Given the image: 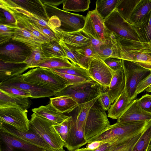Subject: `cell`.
<instances>
[{
    "mask_svg": "<svg viewBox=\"0 0 151 151\" xmlns=\"http://www.w3.org/2000/svg\"><path fill=\"white\" fill-rule=\"evenodd\" d=\"M112 39L117 47L119 59L133 62L151 72V47L148 45L114 34Z\"/></svg>",
    "mask_w": 151,
    "mask_h": 151,
    "instance_id": "obj_1",
    "label": "cell"
},
{
    "mask_svg": "<svg viewBox=\"0 0 151 151\" xmlns=\"http://www.w3.org/2000/svg\"><path fill=\"white\" fill-rule=\"evenodd\" d=\"M149 121H142L123 123L116 122L110 125L103 133L87 144L95 141L111 143L118 139L131 138L141 134Z\"/></svg>",
    "mask_w": 151,
    "mask_h": 151,
    "instance_id": "obj_2",
    "label": "cell"
},
{
    "mask_svg": "<svg viewBox=\"0 0 151 151\" xmlns=\"http://www.w3.org/2000/svg\"><path fill=\"white\" fill-rule=\"evenodd\" d=\"M55 124L33 113L29 120V131L40 136L52 150L63 149L65 143L53 127V125Z\"/></svg>",
    "mask_w": 151,
    "mask_h": 151,
    "instance_id": "obj_3",
    "label": "cell"
},
{
    "mask_svg": "<svg viewBox=\"0 0 151 151\" xmlns=\"http://www.w3.org/2000/svg\"><path fill=\"white\" fill-rule=\"evenodd\" d=\"M22 75L25 81L51 88L57 93L70 85L55 72L44 68H33Z\"/></svg>",
    "mask_w": 151,
    "mask_h": 151,
    "instance_id": "obj_4",
    "label": "cell"
},
{
    "mask_svg": "<svg viewBox=\"0 0 151 151\" xmlns=\"http://www.w3.org/2000/svg\"><path fill=\"white\" fill-rule=\"evenodd\" d=\"M107 116L98 100L90 109L85 124L84 135L87 144L103 133L110 125Z\"/></svg>",
    "mask_w": 151,
    "mask_h": 151,
    "instance_id": "obj_5",
    "label": "cell"
},
{
    "mask_svg": "<svg viewBox=\"0 0 151 151\" xmlns=\"http://www.w3.org/2000/svg\"><path fill=\"white\" fill-rule=\"evenodd\" d=\"M101 91V86L96 82L92 80L70 85L55 96H68L79 105L99 96Z\"/></svg>",
    "mask_w": 151,
    "mask_h": 151,
    "instance_id": "obj_6",
    "label": "cell"
},
{
    "mask_svg": "<svg viewBox=\"0 0 151 151\" xmlns=\"http://www.w3.org/2000/svg\"><path fill=\"white\" fill-rule=\"evenodd\" d=\"M122 60L125 80V89L131 101L135 99L134 93L137 86L151 72L133 62Z\"/></svg>",
    "mask_w": 151,
    "mask_h": 151,
    "instance_id": "obj_7",
    "label": "cell"
},
{
    "mask_svg": "<svg viewBox=\"0 0 151 151\" xmlns=\"http://www.w3.org/2000/svg\"><path fill=\"white\" fill-rule=\"evenodd\" d=\"M108 32L130 40L140 42L132 25L125 20L115 9L104 21Z\"/></svg>",
    "mask_w": 151,
    "mask_h": 151,
    "instance_id": "obj_8",
    "label": "cell"
},
{
    "mask_svg": "<svg viewBox=\"0 0 151 151\" xmlns=\"http://www.w3.org/2000/svg\"><path fill=\"white\" fill-rule=\"evenodd\" d=\"M47 12L58 17L61 22V26L64 28L63 30L68 32L80 31L83 28L86 17L79 14L70 12L61 9L57 6L45 5Z\"/></svg>",
    "mask_w": 151,
    "mask_h": 151,
    "instance_id": "obj_9",
    "label": "cell"
},
{
    "mask_svg": "<svg viewBox=\"0 0 151 151\" xmlns=\"http://www.w3.org/2000/svg\"><path fill=\"white\" fill-rule=\"evenodd\" d=\"M32 50L24 44L12 40L1 46L0 60L8 62L24 63L31 54Z\"/></svg>",
    "mask_w": 151,
    "mask_h": 151,
    "instance_id": "obj_10",
    "label": "cell"
},
{
    "mask_svg": "<svg viewBox=\"0 0 151 151\" xmlns=\"http://www.w3.org/2000/svg\"><path fill=\"white\" fill-rule=\"evenodd\" d=\"M0 85L15 87L30 93L31 98H37L55 96L57 93L51 88L25 81L22 75L0 83Z\"/></svg>",
    "mask_w": 151,
    "mask_h": 151,
    "instance_id": "obj_11",
    "label": "cell"
},
{
    "mask_svg": "<svg viewBox=\"0 0 151 151\" xmlns=\"http://www.w3.org/2000/svg\"><path fill=\"white\" fill-rule=\"evenodd\" d=\"M81 30L104 44L108 41V32L105 25L104 21L95 9L88 13L86 17L84 26Z\"/></svg>",
    "mask_w": 151,
    "mask_h": 151,
    "instance_id": "obj_12",
    "label": "cell"
},
{
    "mask_svg": "<svg viewBox=\"0 0 151 151\" xmlns=\"http://www.w3.org/2000/svg\"><path fill=\"white\" fill-rule=\"evenodd\" d=\"M27 111L14 106L0 107V121L9 124L24 132L29 130Z\"/></svg>",
    "mask_w": 151,
    "mask_h": 151,
    "instance_id": "obj_13",
    "label": "cell"
},
{
    "mask_svg": "<svg viewBox=\"0 0 151 151\" xmlns=\"http://www.w3.org/2000/svg\"><path fill=\"white\" fill-rule=\"evenodd\" d=\"M88 70L93 80L101 87L108 88L114 72L103 60L95 55L89 64Z\"/></svg>",
    "mask_w": 151,
    "mask_h": 151,
    "instance_id": "obj_14",
    "label": "cell"
},
{
    "mask_svg": "<svg viewBox=\"0 0 151 151\" xmlns=\"http://www.w3.org/2000/svg\"><path fill=\"white\" fill-rule=\"evenodd\" d=\"M0 130L7 133L23 141L47 151H54L40 136L29 131L24 132L7 123L0 121Z\"/></svg>",
    "mask_w": 151,
    "mask_h": 151,
    "instance_id": "obj_15",
    "label": "cell"
},
{
    "mask_svg": "<svg viewBox=\"0 0 151 151\" xmlns=\"http://www.w3.org/2000/svg\"><path fill=\"white\" fill-rule=\"evenodd\" d=\"M43 150L0 130V151H42Z\"/></svg>",
    "mask_w": 151,
    "mask_h": 151,
    "instance_id": "obj_16",
    "label": "cell"
},
{
    "mask_svg": "<svg viewBox=\"0 0 151 151\" xmlns=\"http://www.w3.org/2000/svg\"><path fill=\"white\" fill-rule=\"evenodd\" d=\"M55 36L68 46L74 50H77L87 46L90 42L89 38L81 30L68 32L63 30L60 27L56 29Z\"/></svg>",
    "mask_w": 151,
    "mask_h": 151,
    "instance_id": "obj_17",
    "label": "cell"
},
{
    "mask_svg": "<svg viewBox=\"0 0 151 151\" xmlns=\"http://www.w3.org/2000/svg\"><path fill=\"white\" fill-rule=\"evenodd\" d=\"M87 144L84 129L78 128L74 118L70 116L68 137L64 147L68 151H73Z\"/></svg>",
    "mask_w": 151,
    "mask_h": 151,
    "instance_id": "obj_18",
    "label": "cell"
},
{
    "mask_svg": "<svg viewBox=\"0 0 151 151\" xmlns=\"http://www.w3.org/2000/svg\"><path fill=\"white\" fill-rule=\"evenodd\" d=\"M137 99L131 101L117 122L123 123L151 120V113L142 109L138 104Z\"/></svg>",
    "mask_w": 151,
    "mask_h": 151,
    "instance_id": "obj_19",
    "label": "cell"
},
{
    "mask_svg": "<svg viewBox=\"0 0 151 151\" xmlns=\"http://www.w3.org/2000/svg\"><path fill=\"white\" fill-rule=\"evenodd\" d=\"M28 68L24 63L8 62L0 60V83L22 75Z\"/></svg>",
    "mask_w": 151,
    "mask_h": 151,
    "instance_id": "obj_20",
    "label": "cell"
},
{
    "mask_svg": "<svg viewBox=\"0 0 151 151\" xmlns=\"http://www.w3.org/2000/svg\"><path fill=\"white\" fill-rule=\"evenodd\" d=\"M125 80L123 68L114 73L109 87L106 92L111 103H113L124 89Z\"/></svg>",
    "mask_w": 151,
    "mask_h": 151,
    "instance_id": "obj_21",
    "label": "cell"
},
{
    "mask_svg": "<svg viewBox=\"0 0 151 151\" xmlns=\"http://www.w3.org/2000/svg\"><path fill=\"white\" fill-rule=\"evenodd\" d=\"M32 111L37 115L46 118L56 124L61 123L69 116L58 111L50 103L46 105L33 109Z\"/></svg>",
    "mask_w": 151,
    "mask_h": 151,
    "instance_id": "obj_22",
    "label": "cell"
},
{
    "mask_svg": "<svg viewBox=\"0 0 151 151\" xmlns=\"http://www.w3.org/2000/svg\"><path fill=\"white\" fill-rule=\"evenodd\" d=\"M19 6L27 11L48 21L50 17L46 6L41 0H13Z\"/></svg>",
    "mask_w": 151,
    "mask_h": 151,
    "instance_id": "obj_23",
    "label": "cell"
},
{
    "mask_svg": "<svg viewBox=\"0 0 151 151\" xmlns=\"http://www.w3.org/2000/svg\"><path fill=\"white\" fill-rule=\"evenodd\" d=\"M132 26L140 41L151 47V10L138 24Z\"/></svg>",
    "mask_w": 151,
    "mask_h": 151,
    "instance_id": "obj_24",
    "label": "cell"
},
{
    "mask_svg": "<svg viewBox=\"0 0 151 151\" xmlns=\"http://www.w3.org/2000/svg\"><path fill=\"white\" fill-rule=\"evenodd\" d=\"M12 40L22 43L33 49L41 46L44 43L23 27L19 26Z\"/></svg>",
    "mask_w": 151,
    "mask_h": 151,
    "instance_id": "obj_25",
    "label": "cell"
},
{
    "mask_svg": "<svg viewBox=\"0 0 151 151\" xmlns=\"http://www.w3.org/2000/svg\"><path fill=\"white\" fill-rule=\"evenodd\" d=\"M30 105L29 98L13 96L0 91V107H16L27 111Z\"/></svg>",
    "mask_w": 151,
    "mask_h": 151,
    "instance_id": "obj_26",
    "label": "cell"
},
{
    "mask_svg": "<svg viewBox=\"0 0 151 151\" xmlns=\"http://www.w3.org/2000/svg\"><path fill=\"white\" fill-rule=\"evenodd\" d=\"M50 103L62 113H69L77 108L78 104L68 96H56L50 99Z\"/></svg>",
    "mask_w": 151,
    "mask_h": 151,
    "instance_id": "obj_27",
    "label": "cell"
},
{
    "mask_svg": "<svg viewBox=\"0 0 151 151\" xmlns=\"http://www.w3.org/2000/svg\"><path fill=\"white\" fill-rule=\"evenodd\" d=\"M124 88L123 92L111 106L107 116L113 119H118L122 115L131 102Z\"/></svg>",
    "mask_w": 151,
    "mask_h": 151,
    "instance_id": "obj_28",
    "label": "cell"
},
{
    "mask_svg": "<svg viewBox=\"0 0 151 151\" xmlns=\"http://www.w3.org/2000/svg\"><path fill=\"white\" fill-rule=\"evenodd\" d=\"M151 10V0H140L130 19L129 23L132 25L138 24Z\"/></svg>",
    "mask_w": 151,
    "mask_h": 151,
    "instance_id": "obj_29",
    "label": "cell"
},
{
    "mask_svg": "<svg viewBox=\"0 0 151 151\" xmlns=\"http://www.w3.org/2000/svg\"><path fill=\"white\" fill-rule=\"evenodd\" d=\"M99 96L78 105L77 108L78 110L77 114L75 118H73L78 128L84 129L86 121L90 109L98 100Z\"/></svg>",
    "mask_w": 151,
    "mask_h": 151,
    "instance_id": "obj_30",
    "label": "cell"
},
{
    "mask_svg": "<svg viewBox=\"0 0 151 151\" xmlns=\"http://www.w3.org/2000/svg\"><path fill=\"white\" fill-rule=\"evenodd\" d=\"M119 0H97L95 10L105 21L116 9Z\"/></svg>",
    "mask_w": 151,
    "mask_h": 151,
    "instance_id": "obj_31",
    "label": "cell"
},
{
    "mask_svg": "<svg viewBox=\"0 0 151 151\" xmlns=\"http://www.w3.org/2000/svg\"><path fill=\"white\" fill-rule=\"evenodd\" d=\"M41 47L47 58L58 57L67 58L64 51L58 40L44 43Z\"/></svg>",
    "mask_w": 151,
    "mask_h": 151,
    "instance_id": "obj_32",
    "label": "cell"
},
{
    "mask_svg": "<svg viewBox=\"0 0 151 151\" xmlns=\"http://www.w3.org/2000/svg\"><path fill=\"white\" fill-rule=\"evenodd\" d=\"M74 65L68 59L58 57L47 58L38 64L36 68H44L50 70L71 67Z\"/></svg>",
    "mask_w": 151,
    "mask_h": 151,
    "instance_id": "obj_33",
    "label": "cell"
},
{
    "mask_svg": "<svg viewBox=\"0 0 151 151\" xmlns=\"http://www.w3.org/2000/svg\"><path fill=\"white\" fill-rule=\"evenodd\" d=\"M140 0H119L116 9L126 21L129 23L130 18Z\"/></svg>",
    "mask_w": 151,
    "mask_h": 151,
    "instance_id": "obj_34",
    "label": "cell"
},
{
    "mask_svg": "<svg viewBox=\"0 0 151 151\" xmlns=\"http://www.w3.org/2000/svg\"><path fill=\"white\" fill-rule=\"evenodd\" d=\"M151 139V120L148 123L131 151H147Z\"/></svg>",
    "mask_w": 151,
    "mask_h": 151,
    "instance_id": "obj_35",
    "label": "cell"
},
{
    "mask_svg": "<svg viewBox=\"0 0 151 151\" xmlns=\"http://www.w3.org/2000/svg\"><path fill=\"white\" fill-rule=\"evenodd\" d=\"M141 133L131 138L118 139L111 143L109 151H131Z\"/></svg>",
    "mask_w": 151,
    "mask_h": 151,
    "instance_id": "obj_36",
    "label": "cell"
},
{
    "mask_svg": "<svg viewBox=\"0 0 151 151\" xmlns=\"http://www.w3.org/2000/svg\"><path fill=\"white\" fill-rule=\"evenodd\" d=\"M95 55L103 61L109 58L119 59L117 47L114 42L110 40L101 46L99 51Z\"/></svg>",
    "mask_w": 151,
    "mask_h": 151,
    "instance_id": "obj_37",
    "label": "cell"
},
{
    "mask_svg": "<svg viewBox=\"0 0 151 151\" xmlns=\"http://www.w3.org/2000/svg\"><path fill=\"white\" fill-rule=\"evenodd\" d=\"M90 3V0H63V9L66 11L84 12L88 10Z\"/></svg>",
    "mask_w": 151,
    "mask_h": 151,
    "instance_id": "obj_38",
    "label": "cell"
},
{
    "mask_svg": "<svg viewBox=\"0 0 151 151\" xmlns=\"http://www.w3.org/2000/svg\"><path fill=\"white\" fill-rule=\"evenodd\" d=\"M80 59V67L88 69L89 64L95 53L90 42L86 47L76 50Z\"/></svg>",
    "mask_w": 151,
    "mask_h": 151,
    "instance_id": "obj_39",
    "label": "cell"
},
{
    "mask_svg": "<svg viewBox=\"0 0 151 151\" xmlns=\"http://www.w3.org/2000/svg\"><path fill=\"white\" fill-rule=\"evenodd\" d=\"M16 24H0V45H4L12 40L17 27Z\"/></svg>",
    "mask_w": 151,
    "mask_h": 151,
    "instance_id": "obj_40",
    "label": "cell"
},
{
    "mask_svg": "<svg viewBox=\"0 0 151 151\" xmlns=\"http://www.w3.org/2000/svg\"><path fill=\"white\" fill-rule=\"evenodd\" d=\"M47 58L40 46L32 49L31 54L24 63L27 64L29 68H33Z\"/></svg>",
    "mask_w": 151,
    "mask_h": 151,
    "instance_id": "obj_41",
    "label": "cell"
},
{
    "mask_svg": "<svg viewBox=\"0 0 151 151\" xmlns=\"http://www.w3.org/2000/svg\"><path fill=\"white\" fill-rule=\"evenodd\" d=\"M51 70L55 72L75 75L85 78L90 81L93 80L90 77L88 70L75 65Z\"/></svg>",
    "mask_w": 151,
    "mask_h": 151,
    "instance_id": "obj_42",
    "label": "cell"
},
{
    "mask_svg": "<svg viewBox=\"0 0 151 151\" xmlns=\"http://www.w3.org/2000/svg\"><path fill=\"white\" fill-rule=\"evenodd\" d=\"M58 41L63 48L67 58L74 65L80 67L79 57L76 51L68 46L61 40H58Z\"/></svg>",
    "mask_w": 151,
    "mask_h": 151,
    "instance_id": "obj_43",
    "label": "cell"
},
{
    "mask_svg": "<svg viewBox=\"0 0 151 151\" xmlns=\"http://www.w3.org/2000/svg\"><path fill=\"white\" fill-rule=\"evenodd\" d=\"M0 91L9 95L22 98L31 97L29 92L17 88L0 85Z\"/></svg>",
    "mask_w": 151,
    "mask_h": 151,
    "instance_id": "obj_44",
    "label": "cell"
},
{
    "mask_svg": "<svg viewBox=\"0 0 151 151\" xmlns=\"http://www.w3.org/2000/svg\"><path fill=\"white\" fill-rule=\"evenodd\" d=\"M70 118V116L60 124L53 125V127L65 143L66 142L68 137Z\"/></svg>",
    "mask_w": 151,
    "mask_h": 151,
    "instance_id": "obj_45",
    "label": "cell"
},
{
    "mask_svg": "<svg viewBox=\"0 0 151 151\" xmlns=\"http://www.w3.org/2000/svg\"><path fill=\"white\" fill-rule=\"evenodd\" d=\"M104 61L114 72L119 70L123 68L122 60L121 59L114 58H109Z\"/></svg>",
    "mask_w": 151,
    "mask_h": 151,
    "instance_id": "obj_46",
    "label": "cell"
},
{
    "mask_svg": "<svg viewBox=\"0 0 151 151\" xmlns=\"http://www.w3.org/2000/svg\"><path fill=\"white\" fill-rule=\"evenodd\" d=\"M138 105L145 111L151 113V97L150 95L146 94L137 99Z\"/></svg>",
    "mask_w": 151,
    "mask_h": 151,
    "instance_id": "obj_47",
    "label": "cell"
},
{
    "mask_svg": "<svg viewBox=\"0 0 151 151\" xmlns=\"http://www.w3.org/2000/svg\"><path fill=\"white\" fill-rule=\"evenodd\" d=\"M151 85V72L147 76L141 81L137 86L134 93V98L138 94L145 91Z\"/></svg>",
    "mask_w": 151,
    "mask_h": 151,
    "instance_id": "obj_48",
    "label": "cell"
},
{
    "mask_svg": "<svg viewBox=\"0 0 151 151\" xmlns=\"http://www.w3.org/2000/svg\"><path fill=\"white\" fill-rule=\"evenodd\" d=\"M55 73L69 82L70 84V85L91 81L85 78L80 76L57 72Z\"/></svg>",
    "mask_w": 151,
    "mask_h": 151,
    "instance_id": "obj_49",
    "label": "cell"
},
{
    "mask_svg": "<svg viewBox=\"0 0 151 151\" xmlns=\"http://www.w3.org/2000/svg\"><path fill=\"white\" fill-rule=\"evenodd\" d=\"M98 100L102 108L105 111L108 110L111 104L110 99L106 91H101Z\"/></svg>",
    "mask_w": 151,
    "mask_h": 151,
    "instance_id": "obj_50",
    "label": "cell"
},
{
    "mask_svg": "<svg viewBox=\"0 0 151 151\" xmlns=\"http://www.w3.org/2000/svg\"><path fill=\"white\" fill-rule=\"evenodd\" d=\"M0 12L5 17V18L2 19V24H16L17 22L13 15L9 12L0 8Z\"/></svg>",
    "mask_w": 151,
    "mask_h": 151,
    "instance_id": "obj_51",
    "label": "cell"
},
{
    "mask_svg": "<svg viewBox=\"0 0 151 151\" xmlns=\"http://www.w3.org/2000/svg\"><path fill=\"white\" fill-rule=\"evenodd\" d=\"M104 143L103 141H95L88 143L86 147L89 150H94Z\"/></svg>",
    "mask_w": 151,
    "mask_h": 151,
    "instance_id": "obj_52",
    "label": "cell"
},
{
    "mask_svg": "<svg viewBox=\"0 0 151 151\" xmlns=\"http://www.w3.org/2000/svg\"><path fill=\"white\" fill-rule=\"evenodd\" d=\"M110 146V143L105 142L93 151H109Z\"/></svg>",
    "mask_w": 151,
    "mask_h": 151,
    "instance_id": "obj_53",
    "label": "cell"
},
{
    "mask_svg": "<svg viewBox=\"0 0 151 151\" xmlns=\"http://www.w3.org/2000/svg\"><path fill=\"white\" fill-rule=\"evenodd\" d=\"M63 0H60V1H57L55 2V1L54 2H52V1H42V2L45 5H50L52 6H57L61 4L62 3H63Z\"/></svg>",
    "mask_w": 151,
    "mask_h": 151,
    "instance_id": "obj_54",
    "label": "cell"
},
{
    "mask_svg": "<svg viewBox=\"0 0 151 151\" xmlns=\"http://www.w3.org/2000/svg\"><path fill=\"white\" fill-rule=\"evenodd\" d=\"M94 150H89L86 147H83L81 148H79L73 151H93Z\"/></svg>",
    "mask_w": 151,
    "mask_h": 151,
    "instance_id": "obj_55",
    "label": "cell"
},
{
    "mask_svg": "<svg viewBox=\"0 0 151 151\" xmlns=\"http://www.w3.org/2000/svg\"><path fill=\"white\" fill-rule=\"evenodd\" d=\"M145 91L147 92L151 93V85L147 88Z\"/></svg>",
    "mask_w": 151,
    "mask_h": 151,
    "instance_id": "obj_56",
    "label": "cell"
},
{
    "mask_svg": "<svg viewBox=\"0 0 151 151\" xmlns=\"http://www.w3.org/2000/svg\"><path fill=\"white\" fill-rule=\"evenodd\" d=\"M42 151H65L64 149H62L58 150H55L54 151H47L45 150H43Z\"/></svg>",
    "mask_w": 151,
    "mask_h": 151,
    "instance_id": "obj_57",
    "label": "cell"
},
{
    "mask_svg": "<svg viewBox=\"0 0 151 151\" xmlns=\"http://www.w3.org/2000/svg\"><path fill=\"white\" fill-rule=\"evenodd\" d=\"M151 147V139L150 140V144H149V147Z\"/></svg>",
    "mask_w": 151,
    "mask_h": 151,
    "instance_id": "obj_58",
    "label": "cell"
},
{
    "mask_svg": "<svg viewBox=\"0 0 151 151\" xmlns=\"http://www.w3.org/2000/svg\"><path fill=\"white\" fill-rule=\"evenodd\" d=\"M147 151H151V147L148 148Z\"/></svg>",
    "mask_w": 151,
    "mask_h": 151,
    "instance_id": "obj_59",
    "label": "cell"
},
{
    "mask_svg": "<svg viewBox=\"0 0 151 151\" xmlns=\"http://www.w3.org/2000/svg\"><path fill=\"white\" fill-rule=\"evenodd\" d=\"M149 54H150V55L151 56V50H150L149 52Z\"/></svg>",
    "mask_w": 151,
    "mask_h": 151,
    "instance_id": "obj_60",
    "label": "cell"
},
{
    "mask_svg": "<svg viewBox=\"0 0 151 151\" xmlns=\"http://www.w3.org/2000/svg\"><path fill=\"white\" fill-rule=\"evenodd\" d=\"M150 96H151V95H150Z\"/></svg>",
    "mask_w": 151,
    "mask_h": 151,
    "instance_id": "obj_61",
    "label": "cell"
}]
</instances>
